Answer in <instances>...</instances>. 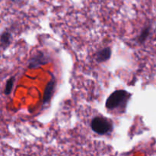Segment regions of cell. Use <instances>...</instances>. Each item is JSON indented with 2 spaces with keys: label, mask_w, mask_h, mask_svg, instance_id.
<instances>
[{
  "label": "cell",
  "mask_w": 156,
  "mask_h": 156,
  "mask_svg": "<svg viewBox=\"0 0 156 156\" xmlns=\"http://www.w3.org/2000/svg\"><path fill=\"white\" fill-rule=\"evenodd\" d=\"M130 94L125 90H117L113 92L106 101V108L108 110H114L127 102Z\"/></svg>",
  "instance_id": "cell-1"
},
{
  "label": "cell",
  "mask_w": 156,
  "mask_h": 156,
  "mask_svg": "<svg viewBox=\"0 0 156 156\" xmlns=\"http://www.w3.org/2000/svg\"><path fill=\"white\" fill-rule=\"evenodd\" d=\"M111 56V50L110 47H106L105 49L99 50L96 53V61L98 62H104L108 61Z\"/></svg>",
  "instance_id": "cell-5"
},
{
  "label": "cell",
  "mask_w": 156,
  "mask_h": 156,
  "mask_svg": "<svg viewBox=\"0 0 156 156\" xmlns=\"http://www.w3.org/2000/svg\"><path fill=\"white\" fill-rule=\"evenodd\" d=\"M15 77H12L7 81L6 82L5 87V90H4V93L5 95H9V94H11L12 91V88H13L14 84H15Z\"/></svg>",
  "instance_id": "cell-8"
},
{
  "label": "cell",
  "mask_w": 156,
  "mask_h": 156,
  "mask_svg": "<svg viewBox=\"0 0 156 156\" xmlns=\"http://www.w3.org/2000/svg\"><path fill=\"white\" fill-rule=\"evenodd\" d=\"M55 86H56V79L53 77L46 86L45 91L44 93V97H43V104L44 105L48 103L51 99L55 89Z\"/></svg>",
  "instance_id": "cell-4"
},
{
  "label": "cell",
  "mask_w": 156,
  "mask_h": 156,
  "mask_svg": "<svg viewBox=\"0 0 156 156\" xmlns=\"http://www.w3.org/2000/svg\"><path fill=\"white\" fill-rule=\"evenodd\" d=\"M12 1L15 2H22L24 0H12Z\"/></svg>",
  "instance_id": "cell-9"
},
{
  "label": "cell",
  "mask_w": 156,
  "mask_h": 156,
  "mask_svg": "<svg viewBox=\"0 0 156 156\" xmlns=\"http://www.w3.org/2000/svg\"><path fill=\"white\" fill-rule=\"evenodd\" d=\"M151 31V27L150 26H146L143 29V30L140 33V36L138 37V42L140 44H143L145 41H146L148 37H149V34H150Z\"/></svg>",
  "instance_id": "cell-7"
},
{
  "label": "cell",
  "mask_w": 156,
  "mask_h": 156,
  "mask_svg": "<svg viewBox=\"0 0 156 156\" xmlns=\"http://www.w3.org/2000/svg\"><path fill=\"white\" fill-rule=\"evenodd\" d=\"M92 130L99 135H106L113 129V123L111 120L101 117H94L91 123Z\"/></svg>",
  "instance_id": "cell-2"
},
{
  "label": "cell",
  "mask_w": 156,
  "mask_h": 156,
  "mask_svg": "<svg viewBox=\"0 0 156 156\" xmlns=\"http://www.w3.org/2000/svg\"><path fill=\"white\" fill-rule=\"evenodd\" d=\"M50 59L47 55H46L44 53H42V52H39L30 59L28 68L37 69L41 66L47 64L48 62H50Z\"/></svg>",
  "instance_id": "cell-3"
},
{
  "label": "cell",
  "mask_w": 156,
  "mask_h": 156,
  "mask_svg": "<svg viewBox=\"0 0 156 156\" xmlns=\"http://www.w3.org/2000/svg\"><path fill=\"white\" fill-rule=\"evenodd\" d=\"M12 41V34L9 30L3 31L0 35V47L5 49L9 47Z\"/></svg>",
  "instance_id": "cell-6"
}]
</instances>
